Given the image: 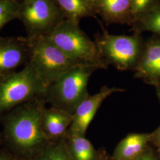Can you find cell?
<instances>
[{"label": "cell", "mask_w": 160, "mask_h": 160, "mask_svg": "<svg viewBox=\"0 0 160 160\" xmlns=\"http://www.w3.org/2000/svg\"><path fill=\"white\" fill-rule=\"evenodd\" d=\"M151 141L160 148V126L153 133H151Z\"/></svg>", "instance_id": "obj_21"}, {"label": "cell", "mask_w": 160, "mask_h": 160, "mask_svg": "<svg viewBox=\"0 0 160 160\" xmlns=\"http://www.w3.org/2000/svg\"><path fill=\"white\" fill-rule=\"evenodd\" d=\"M33 160H74L69 150L66 137L50 142Z\"/></svg>", "instance_id": "obj_17"}, {"label": "cell", "mask_w": 160, "mask_h": 160, "mask_svg": "<svg viewBox=\"0 0 160 160\" xmlns=\"http://www.w3.org/2000/svg\"><path fill=\"white\" fill-rule=\"evenodd\" d=\"M66 19L79 24L84 18L95 17L96 13L86 0H54Z\"/></svg>", "instance_id": "obj_14"}, {"label": "cell", "mask_w": 160, "mask_h": 160, "mask_svg": "<svg viewBox=\"0 0 160 160\" xmlns=\"http://www.w3.org/2000/svg\"><path fill=\"white\" fill-rule=\"evenodd\" d=\"M46 104L38 97L0 117L1 143L20 160H34L50 142L42 126Z\"/></svg>", "instance_id": "obj_1"}, {"label": "cell", "mask_w": 160, "mask_h": 160, "mask_svg": "<svg viewBox=\"0 0 160 160\" xmlns=\"http://www.w3.org/2000/svg\"><path fill=\"white\" fill-rule=\"evenodd\" d=\"M102 28V33L95 34L94 42L102 59L120 71L133 70L145 42L142 35H113Z\"/></svg>", "instance_id": "obj_5"}, {"label": "cell", "mask_w": 160, "mask_h": 160, "mask_svg": "<svg viewBox=\"0 0 160 160\" xmlns=\"http://www.w3.org/2000/svg\"><path fill=\"white\" fill-rule=\"evenodd\" d=\"M133 160H157L154 156L148 152H143Z\"/></svg>", "instance_id": "obj_22"}, {"label": "cell", "mask_w": 160, "mask_h": 160, "mask_svg": "<svg viewBox=\"0 0 160 160\" xmlns=\"http://www.w3.org/2000/svg\"><path fill=\"white\" fill-rule=\"evenodd\" d=\"M12 1H17V2H18V0H12Z\"/></svg>", "instance_id": "obj_26"}, {"label": "cell", "mask_w": 160, "mask_h": 160, "mask_svg": "<svg viewBox=\"0 0 160 160\" xmlns=\"http://www.w3.org/2000/svg\"><path fill=\"white\" fill-rule=\"evenodd\" d=\"M1 143V131H0V144Z\"/></svg>", "instance_id": "obj_25"}, {"label": "cell", "mask_w": 160, "mask_h": 160, "mask_svg": "<svg viewBox=\"0 0 160 160\" xmlns=\"http://www.w3.org/2000/svg\"><path fill=\"white\" fill-rule=\"evenodd\" d=\"M131 27V31L133 33L141 34L144 32H149L160 36V0L138 18Z\"/></svg>", "instance_id": "obj_15"}, {"label": "cell", "mask_w": 160, "mask_h": 160, "mask_svg": "<svg viewBox=\"0 0 160 160\" xmlns=\"http://www.w3.org/2000/svg\"><path fill=\"white\" fill-rule=\"evenodd\" d=\"M159 151H160V149H159Z\"/></svg>", "instance_id": "obj_27"}, {"label": "cell", "mask_w": 160, "mask_h": 160, "mask_svg": "<svg viewBox=\"0 0 160 160\" xmlns=\"http://www.w3.org/2000/svg\"><path fill=\"white\" fill-rule=\"evenodd\" d=\"M46 88L29 63L0 79V117L23 103L43 97Z\"/></svg>", "instance_id": "obj_6"}, {"label": "cell", "mask_w": 160, "mask_h": 160, "mask_svg": "<svg viewBox=\"0 0 160 160\" xmlns=\"http://www.w3.org/2000/svg\"><path fill=\"white\" fill-rule=\"evenodd\" d=\"M0 160H22L10 152L6 149L0 148Z\"/></svg>", "instance_id": "obj_20"}, {"label": "cell", "mask_w": 160, "mask_h": 160, "mask_svg": "<svg viewBox=\"0 0 160 160\" xmlns=\"http://www.w3.org/2000/svg\"><path fill=\"white\" fill-rule=\"evenodd\" d=\"M29 41L23 37H0V79L29 61Z\"/></svg>", "instance_id": "obj_9"}, {"label": "cell", "mask_w": 160, "mask_h": 160, "mask_svg": "<svg viewBox=\"0 0 160 160\" xmlns=\"http://www.w3.org/2000/svg\"><path fill=\"white\" fill-rule=\"evenodd\" d=\"M18 18L26 29L28 37H34L49 33L65 17L54 0H22Z\"/></svg>", "instance_id": "obj_7"}, {"label": "cell", "mask_w": 160, "mask_h": 160, "mask_svg": "<svg viewBox=\"0 0 160 160\" xmlns=\"http://www.w3.org/2000/svg\"><path fill=\"white\" fill-rule=\"evenodd\" d=\"M74 119V114L51 107L45 108L42 116V126L50 142L66 137Z\"/></svg>", "instance_id": "obj_11"}, {"label": "cell", "mask_w": 160, "mask_h": 160, "mask_svg": "<svg viewBox=\"0 0 160 160\" xmlns=\"http://www.w3.org/2000/svg\"><path fill=\"white\" fill-rule=\"evenodd\" d=\"M44 36L72 59L98 69L108 67L101 57L95 42L81 30L79 24L65 18Z\"/></svg>", "instance_id": "obj_2"}, {"label": "cell", "mask_w": 160, "mask_h": 160, "mask_svg": "<svg viewBox=\"0 0 160 160\" xmlns=\"http://www.w3.org/2000/svg\"><path fill=\"white\" fill-rule=\"evenodd\" d=\"M157 1L158 0H131L132 23L154 6Z\"/></svg>", "instance_id": "obj_19"}, {"label": "cell", "mask_w": 160, "mask_h": 160, "mask_svg": "<svg viewBox=\"0 0 160 160\" xmlns=\"http://www.w3.org/2000/svg\"><path fill=\"white\" fill-rule=\"evenodd\" d=\"M98 69L80 64L69 70L49 86L43 98L51 107L74 114L78 105L89 94L87 87L92 74Z\"/></svg>", "instance_id": "obj_3"}, {"label": "cell", "mask_w": 160, "mask_h": 160, "mask_svg": "<svg viewBox=\"0 0 160 160\" xmlns=\"http://www.w3.org/2000/svg\"><path fill=\"white\" fill-rule=\"evenodd\" d=\"M27 38L29 45L28 63L34 69L46 90L69 70L84 64L66 56L44 36Z\"/></svg>", "instance_id": "obj_4"}, {"label": "cell", "mask_w": 160, "mask_h": 160, "mask_svg": "<svg viewBox=\"0 0 160 160\" xmlns=\"http://www.w3.org/2000/svg\"><path fill=\"white\" fill-rule=\"evenodd\" d=\"M86 1L93 9V10L96 13V14H97L100 0H86Z\"/></svg>", "instance_id": "obj_23"}, {"label": "cell", "mask_w": 160, "mask_h": 160, "mask_svg": "<svg viewBox=\"0 0 160 160\" xmlns=\"http://www.w3.org/2000/svg\"><path fill=\"white\" fill-rule=\"evenodd\" d=\"M97 14L107 25L121 24L131 26V0H100Z\"/></svg>", "instance_id": "obj_12"}, {"label": "cell", "mask_w": 160, "mask_h": 160, "mask_svg": "<svg viewBox=\"0 0 160 160\" xmlns=\"http://www.w3.org/2000/svg\"><path fill=\"white\" fill-rule=\"evenodd\" d=\"M123 91V89L116 87L104 86L96 94L88 95L75 110L74 119L67 135L85 136L88 126L103 101L115 92Z\"/></svg>", "instance_id": "obj_8"}, {"label": "cell", "mask_w": 160, "mask_h": 160, "mask_svg": "<svg viewBox=\"0 0 160 160\" xmlns=\"http://www.w3.org/2000/svg\"><path fill=\"white\" fill-rule=\"evenodd\" d=\"M66 140L74 160H96V152L85 136L67 135Z\"/></svg>", "instance_id": "obj_16"}, {"label": "cell", "mask_w": 160, "mask_h": 160, "mask_svg": "<svg viewBox=\"0 0 160 160\" xmlns=\"http://www.w3.org/2000/svg\"><path fill=\"white\" fill-rule=\"evenodd\" d=\"M151 134L133 133L129 134L118 144L113 156V160H133L143 153Z\"/></svg>", "instance_id": "obj_13"}, {"label": "cell", "mask_w": 160, "mask_h": 160, "mask_svg": "<svg viewBox=\"0 0 160 160\" xmlns=\"http://www.w3.org/2000/svg\"><path fill=\"white\" fill-rule=\"evenodd\" d=\"M157 92L158 97L160 101V86H157Z\"/></svg>", "instance_id": "obj_24"}, {"label": "cell", "mask_w": 160, "mask_h": 160, "mask_svg": "<svg viewBox=\"0 0 160 160\" xmlns=\"http://www.w3.org/2000/svg\"><path fill=\"white\" fill-rule=\"evenodd\" d=\"M133 71L135 78L149 84L160 86V36L154 34L145 41L143 51Z\"/></svg>", "instance_id": "obj_10"}, {"label": "cell", "mask_w": 160, "mask_h": 160, "mask_svg": "<svg viewBox=\"0 0 160 160\" xmlns=\"http://www.w3.org/2000/svg\"><path fill=\"white\" fill-rule=\"evenodd\" d=\"M19 3L12 0H0V32L12 20L18 18Z\"/></svg>", "instance_id": "obj_18"}]
</instances>
